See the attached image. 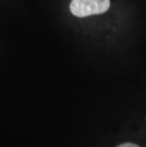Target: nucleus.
<instances>
[{"instance_id": "obj_1", "label": "nucleus", "mask_w": 146, "mask_h": 147, "mask_svg": "<svg viewBox=\"0 0 146 147\" xmlns=\"http://www.w3.org/2000/svg\"><path fill=\"white\" fill-rule=\"evenodd\" d=\"M110 7L109 0H72L69 9L77 17L104 13Z\"/></svg>"}, {"instance_id": "obj_2", "label": "nucleus", "mask_w": 146, "mask_h": 147, "mask_svg": "<svg viewBox=\"0 0 146 147\" xmlns=\"http://www.w3.org/2000/svg\"><path fill=\"white\" fill-rule=\"evenodd\" d=\"M118 147H139V146L134 144V143H123V144H120Z\"/></svg>"}]
</instances>
